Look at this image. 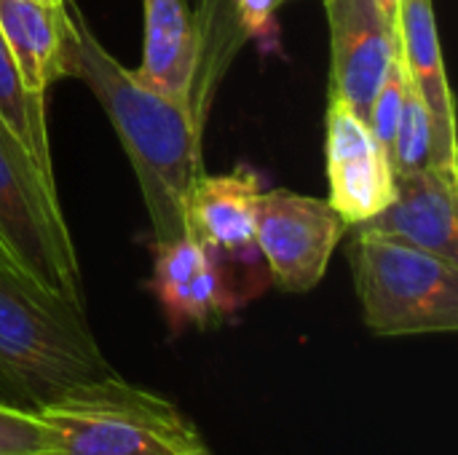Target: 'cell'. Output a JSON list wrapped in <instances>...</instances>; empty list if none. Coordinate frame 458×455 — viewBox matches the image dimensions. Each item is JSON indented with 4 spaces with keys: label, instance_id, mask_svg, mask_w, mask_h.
Segmentation results:
<instances>
[{
    "label": "cell",
    "instance_id": "obj_19",
    "mask_svg": "<svg viewBox=\"0 0 458 455\" xmlns=\"http://www.w3.org/2000/svg\"><path fill=\"white\" fill-rule=\"evenodd\" d=\"M282 3L284 0H233V11L247 35H263Z\"/></svg>",
    "mask_w": 458,
    "mask_h": 455
},
{
    "label": "cell",
    "instance_id": "obj_20",
    "mask_svg": "<svg viewBox=\"0 0 458 455\" xmlns=\"http://www.w3.org/2000/svg\"><path fill=\"white\" fill-rule=\"evenodd\" d=\"M182 455H212V451H209V448L204 445V440H199V442H196L193 448H188V451H185Z\"/></svg>",
    "mask_w": 458,
    "mask_h": 455
},
{
    "label": "cell",
    "instance_id": "obj_14",
    "mask_svg": "<svg viewBox=\"0 0 458 455\" xmlns=\"http://www.w3.org/2000/svg\"><path fill=\"white\" fill-rule=\"evenodd\" d=\"M0 35L24 78V86L46 99L59 78H70L67 5L32 0H0Z\"/></svg>",
    "mask_w": 458,
    "mask_h": 455
},
{
    "label": "cell",
    "instance_id": "obj_8",
    "mask_svg": "<svg viewBox=\"0 0 458 455\" xmlns=\"http://www.w3.org/2000/svg\"><path fill=\"white\" fill-rule=\"evenodd\" d=\"M325 161L327 201L349 228L370 220L394 198V172L386 150L370 126L333 97H327L325 113Z\"/></svg>",
    "mask_w": 458,
    "mask_h": 455
},
{
    "label": "cell",
    "instance_id": "obj_3",
    "mask_svg": "<svg viewBox=\"0 0 458 455\" xmlns=\"http://www.w3.org/2000/svg\"><path fill=\"white\" fill-rule=\"evenodd\" d=\"M0 271L86 314L83 274L56 182L0 123Z\"/></svg>",
    "mask_w": 458,
    "mask_h": 455
},
{
    "label": "cell",
    "instance_id": "obj_1",
    "mask_svg": "<svg viewBox=\"0 0 458 455\" xmlns=\"http://www.w3.org/2000/svg\"><path fill=\"white\" fill-rule=\"evenodd\" d=\"M70 19V75L81 78L110 118L140 193L156 241L185 233V201L204 174V118L185 102L150 88L137 70L123 67L94 35L81 5L64 0Z\"/></svg>",
    "mask_w": 458,
    "mask_h": 455
},
{
    "label": "cell",
    "instance_id": "obj_11",
    "mask_svg": "<svg viewBox=\"0 0 458 455\" xmlns=\"http://www.w3.org/2000/svg\"><path fill=\"white\" fill-rule=\"evenodd\" d=\"M260 177L239 166L231 174H201L185 201V233L217 260L250 263L260 255L255 241V196Z\"/></svg>",
    "mask_w": 458,
    "mask_h": 455
},
{
    "label": "cell",
    "instance_id": "obj_9",
    "mask_svg": "<svg viewBox=\"0 0 458 455\" xmlns=\"http://www.w3.org/2000/svg\"><path fill=\"white\" fill-rule=\"evenodd\" d=\"M354 231L405 241L458 260V169L427 166L394 180V198Z\"/></svg>",
    "mask_w": 458,
    "mask_h": 455
},
{
    "label": "cell",
    "instance_id": "obj_10",
    "mask_svg": "<svg viewBox=\"0 0 458 455\" xmlns=\"http://www.w3.org/2000/svg\"><path fill=\"white\" fill-rule=\"evenodd\" d=\"M150 287L174 335L185 327L207 330L236 308L217 260L191 233L156 241Z\"/></svg>",
    "mask_w": 458,
    "mask_h": 455
},
{
    "label": "cell",
    "instance_id": "obj_4",
    "mask_svg": "<svg viewBox=\"0 0 458 455\" xmlns=\"http://www.w3.org/2000/svg\"><path fill=\"white\" fill-rule=\"evenodd\" d=\"M51 455H182L201 437L177 405L118 373L83 383L38 413Z\"/></svg>",
    "mask_w": 458,
    "mask_h": 455
},
{
    "label": "cell",
    "instance_id": "obj_22",
    "mask_svg": "<svg viewBox=\"0 0 458 455\" xmlns=\"http://www.w3.org/2000/svg\"><path fill=\"white\" fill-rule=\"evenodd\" d=\"M32 3H40V5H62L64 0H32Z\"/></svg>",
    "mask_w": 458,
    "mask_h": 455
},
{
    "label": "cell",
    "instance_id": "obj_2",
    "mask_svg": "<svg viewBox=\"0 0 458 455\" xmlns=\"http://www.w3.org/2000/svg\"><path fill=\"white\" fill-rule=\"evenodd\" d=\"M113 373L83 311L0 271V405L40 413Z\"/></svg>",
    "mask_w": 458,
    "mask_h": 455
},
{
    "label": "cell",
    "instance_id": "obj_16",
    "mask_svg": "<svg viewBox=\"0 0 458 455\" xmlns=\"http://www.w3.org/2000/svg\"><path fill=\"white\" fill-rule=\"evenodd\" d=\"M427 166H432V123L424 99L419 97L416 86L408 78L403 115L392 147V172L397 180V177L416 174Z\"/></svg>",
    "mask_w": 458,
    "mask_h": 455
},
{
    "label": "cell",
    "instance_id": "obj_13",
    "mask_svg": "<svg viewBox=\"0 0 458 455\" xmlns=\"http://www.w3.org/2000/svg\"><path fill=\"white\" fill-rule=\"evenodd\" d=\"M145 51L137 75L156 91L191 105L199 115L196 91L201 70V40L185 0H142Z\"/></svg>",
    "mask_w": 458,
    "mask_h": 455
},
{
    "label": "cell",
    "instance_id": "obj_15",
    "mask_svg": "<svg viewBox=\"0 0 458 455\" xmlns=\"http://www.w3.org/2000/svg\"><path fill=\"white\" fill-rule=\"evenodd\" d=\"M0 123L27 150V156L38 164V169L48 180H54V161H51L48 126H46V99L35 97L24 86V78L3 35H0Z\"/></svg>",
    "mask_w": 458,
    "mask_h": 455
},
{
    "label": "cell",
    "instance_id": "obj_21",
    "mask_svg": "<svg viewBox=\"0 0 458 455\" xmlns=\"http://www.w3.org/2000/svg\"><path fill=\"white\" fill-rule=\"evenodd\" d=\"M378 5H381V8L394 19V16H397V5H400V0H378Z\"/></svg>",
    "mask_w": 458,
    "mask_h": 455
},
{
    "label": "cell",
    "instance_id": "obj_5",
    "mask_svg": "<svg viewBox=\"0 0 458 455\" xmlns=\"http://www.w3.org/2000/svg\"><path fill=\"white\" fill-rule=\"evenodd\" d=\"M349 263L362 319L373 335L405 338L458 330V260L354 231Z\"/></svg>",
    "mask_w": 458,
    "mask_h": 455
},
{
    "label": "cell",
    "instance_id": "obj_12",
    "mask_svg": "<svg viewBox=\"0 0 458 455\" xmlns=\"http://www.w3.org/2000/svg\"><path fill=\"white\" fill-rule=\"evenodd\" d=\"M397 38L405 59V70L419 97L427 105L432 123V166L458 169L456 113L445 75L440 32L432 0H400L397 5Z\"/></svg>",
    "mask_w": 458,
    "mask_h": 455
},
{
    "label": "cell",
    "instance_id": "obj_6",
    "mask_svg": "<svg viewBox=\"0 0 458 455\" xmlns=\"http://www.w3.org/2000/svg\"><path fill=\"white\" fill-rule=\"evenodd\" d=\"M346 231V220L327 198L282 188L255 196V241L274 284L284 292H311Z\"/></svg>",
    "mask_w": 458,
    "mask_h": 455
},
{
    "label": "cell",
    "instance_id": "obj_18",
    "mask_svg": "<svg viewBox=\"0 0 458 455\" xmlns=\"http://www.w3.org/2000/svg\"><path fill=\"white\" fill-rule=\"evenodd\" d=\"M0 455H51V429L38 413L0 405Z\"/></svg>",
    "mask_w": 458,
    "mask_h": 455
},
{
    "label": "cell",
    "instance_id": "obj_17",
    "mask_svg": "<svg viewBox=\"0 0 458 455\" xmlns=\"http://www.w3.org/2000/svg\"><path fill=\"white\" fill-rule=\"evenodd\" d=\"M405 86H408V70H405V59L400 51V38H397V54L389 64V72L373 99L370 107V131L376 134V139L381 142V147L386 150L389 161H392V147H394V134H397V123L403 115V102H405Z\"/></svg>",
    "mask_w": 458,
    "mask_h": 455
},
{
    "label": "cell",
    "instance_id": "obj_7",
    "mask_svg": "<svg viewBox=\"0 0 458 455\" xmlns=\"http://www.w3.org/2000/svg\"><path fill=\"white\" fill-rule=\"evenodd\" d=\"M330 27V91L365 123L397 54V24L378 0H325Z\"/></svg>",
    "mask_w": 458,
    "mask_h": 455
}]
</instances>
